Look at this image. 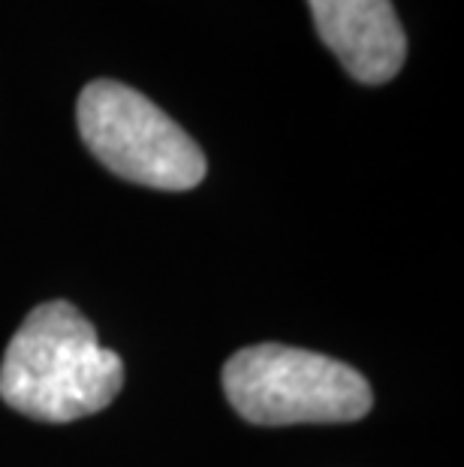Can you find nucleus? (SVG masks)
<instances>
[{"mask_svg":"<svg viewBox=\"0 0 464 467\" xmlns=\"http://www.w3.org/2000/svg\"><path fill=\"white\" fill-rule=\"evenodd\" d=\"M124 386V362L70 302L34 307L0 362V399L39 422L100 413Z\"/></svg>","mask_w":464,"mask_h":467,"instance_id":"1","label":"nucleus"},{"mask_svg":"<svg viewBox=\"0 0 464 467\" xmlns=\"http://www.w3.org/2000/svg\"><path fill=\"white\" fill-rule=\"evenodd\" d=\"M232 410L253 425L356 422L371 410V383L347 362L286 344H253L223 365Z\"/></svg>","mask_w":464,"mask_h":467,"instance_id":"2","label":"nucleus"},{"mask_svg":"<svg viewBox=\"0 0 464 467\" xmlns=\"http://www.w3.org/2000/svg\"><path fill=\"white\" fill-rule=\"evenodd\" d=\"M76 124L88 151L124 182L179 193L193 191L209 169L181 124L115 78H94L82 88Z\"/></svg>","mask_w":464,"mask_h":467,"instance_id":"3","label":"nucleus"},{"mask_svg":"<svg viewBox=\"0 0 464 467\" xmlns=\"http://www.w3.org/2000/svg\"><path fill=\"white\" fill-rule=\"evenodd\" d=\"M317 34L362 85H387L407 61V34L392 0H308Z\"/></svg>","mask_w":464,"mask_h":467,"instance_id":"4","label":"nucleus"}]
</instances>
